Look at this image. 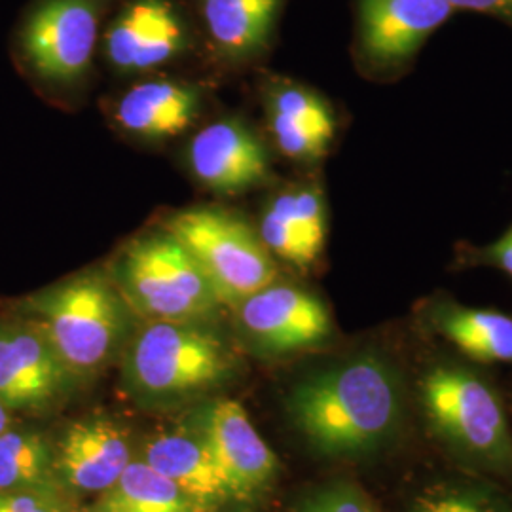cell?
I'll return each mask as SVG.
<instances>
[{"label":"cell","instance_id":"obj_4","mask_svg":"<svg viewBox=\"0 0 512 512\" xmlns=\"http://www.w3.org/2000/svg\"><path fill=\"white\" fill-rule=\"evenodd\" d=\"M4 306L33 321L80 382L120 361L141 323L105 266L69 275Z\"/></svg>","mask_w":512,"mask_h":512},{"label":"cell","instance_id":"obj_25","mask_svg":"<svg viewBox=\"0 0 512 512\" xmlns=\"http://www.w3.org/2000/svg\"><path fill=\"white\" fill-rule=\"evenodd\" d=\"M0 512H82V509L61 488H33L0 492Z\"/></svg>","mask_w":512,"mask_h":512},{"label":"cell","instance_id":"obj_26","mask_svg":"<svg viewBox=\"0 0 512 512\" xmlns=\"http://www.w3.org/2000/svg\"><path fill=\"white\" fill-rule=\"evenodd\" d=\"M458 264L465 268H475V266L495 268L512 279V224L501 238L495 239L488 245H482V247L465 245L458 253Z\"/></svg>","mask_w":512,"mask_h":512},{"label":"cell","instance_id":"obj_13","mask_svg":"<svg viewBox=\"0 0 512 512\" xmlns=\"http://www.w3.org/2000/svg\"><path fill=\"white\" fill-rule=\"evenodd\" d=\"M188 175L219 198H236L272 181V156L262 137L239 116L198 129L184 147Z\"/></svg>","mask_w":512,"mask_h":512},{"label":"cell","instance_id":"obj_24","mask_svg":"<svg viewBox=\"0 0 512 512\" xmlns=\"http://www.w3.org/2000/svg\"><path fill=\"white\" fill-rule=\"evenodd\" d=\"M289 512H382L372 495L355 480L340 476L300 495Z\"/></svg>","mask_w":512,"mask_h":512},{"label":"cell","instance_id":"obj_16","mask_svg":"<svg viewBox=\"0 0 512 512\" xmlns=\"http://www.w3.org/2000/svg\"><path fill=\"white\" fill-rule=\"evenodd\" d=\"M262 105L268 133L283 158L313 165L329 154L338 122L321 93L289 78H272L264 84Z\"/></svg>","mask_w":512,"mask_h":512},{"label":"cell","instance_id":"obj_22","mask_svg":"<svg viewBox=\"0 0 512 512\" xmlns=\"http://www.w3.org/2000/svg\"><path fill=\"white\" fill-rule=\"evenodd\" d=\"M33 488H59L54 433L40 420L18 418L0 433V492Z\"/></svg>","mask_w":512,"mask_h":512},{"label":"cell","instance_id":"obj_11","mask_svg":"<svg viewBox=\"0 0 512 512\" xmlns=\"http://www.w3.org/2000/svg\"><path fill=\"white\" fill-rule=\"evenodd\" d=\"M194 42L179 2L128 0L105 27L101 52L112 73L143 76L179 61Z\"/></svg>","mask_w":512,"mask_h":512},{"label":"cell","instance_id":"obj_6","mask_svg":"<svg viewBox=\"0 0 512 512\" xmlns=\"http://www.w3.org/2000/svg\"><path fill=\"white\" fill-rule=\"evenodd\" d=\"M112 2L33 0L12 40L19 73L50 97L80 90L92 74Z\"/></svg>","mask_w":512,"mask_h":512},{"label":"cell","instance_id":"obj_20","mask_svg":"<svg viewBox=\"0 0 512 512\" xmlns=\"http://www.w3.org/2000/svg\"><path fill=\"white\" fill-rule=\"evenodd\" d=\"M209 50L228 67L268 52L285 0H190Z\"/></svg>","mask_w":512,"mask_h":512},{"label":"cell","instance_id":"obj_1","mask_svg":"<svg viewBox=\"0 0 512 512\" xmlns=\"http://www.w3.org/2000/svg\"><path fill=\"white\" fill-rule=\"evenodd\" d=\"M285 414L313 454L368 461L393 452L414 421L412 370L382 344L313 366L289 385Z\"/></svg>","mask_w":512,"mask_h":512},{"label":"cell","instance_id":"obj_19","mask_svg":"<svg viewBox=\"0 0 512 512\" xmlns=\"http://www.w3.org/2000/svg\"><path fill=\"white\" fill-rule=\"evenodd\" d=\"M414 319L423 334L475 365L512 366V317L503 311L465 306L439 293L418 302Z\"/></svg>","mask_w":512,"mask_h":512},{"label":"cell","instance_id":"obj_8","mask_svg":"<svg viewBox=\"0 0 512 512\" xmlns=\"http://www.w3.org/2000/svg\"><path fill=\"white\" fill-rule=\"evenodd\" d=\"M241 348L260 359H289L329 348L336 323L329 304L293 281L277 277L232 308Z\"/></svg>","mask_w":512,"mask_h":512},{"label":"cell","instance_id":"obj_21","mask_svg":"<svg viewBox=\"0 0 512 512\" xmlns=\"http://www.w3.org/2000/svg\"><path fill=\"white\" fill-rule=\"evenodd\" d=\"M399 512H512V492L454 467L414 484Z\"/></svg>","mask_w":512,"mask_h":512},{"label":"cell","instance_id":"obj_28","mask_svg":"<svg viewBox=\"0 0 512 512\" xmlns=\"http://www.w3.org/2000/svg\"><path fill=\"white\" fill-rule=\"evenodd\" d=\"M16 420H18V416L0 401V433H4Z\"/></svg>","mask_w":512,"mask_h":512},{"label":"cell","instance_id":"obj_15","mask_svg":"<svg viewBox=\"0 0 512 512\" xmlns=\"http://www.w3.org/2000/svg\"><path fill=\"white\" fill-rule=\"evenodd\" d=\"M256 232L277 262L298 272L317 268L329 239V207L313 181L285 184L260 209Z\"/></svg>","mask_w":512,"mask_h":512},{"label":"cell","instance_id":"obj_14","mask_svg":"<svg viewBox=\"0 0 512 512\" xmlns=\"http://www.w3.org/2000/svg\"><path fill=\"white\" fill-rule=\"evenodd\" d=\"M55 480L76 501L105 494L137 458L128 427L107 414H90L54 433Z\"/></svg>","mask_w":512,"mask_h":512},{"label":"cell","instance_id":"obj_3","mask_svg":"<svg viewBox=\"0 0 512 512\" xmlns=\"http://www.w3.org/2000/svg\"><path fill=\"white\" fill-rule=\"evenodd\" d=\"M120 365L128 397L152 410L219 395L243 368L236 346L209 321L139 323Z\"/></svg>","mask_w":512,"mask_h":512},{"label":"cell","instance_id":"obj_9","mask_svg":"<svg viewBox=\"0 0 512 512\" xmlns=\"http://www.w3.org/2000/svg\"><path fill=\"white\" fill-rule=\"evenodd\" d=\"M82 382L33 321L0 310V401L18 418L44 420L69 403Z\"/></svg>","mask_w":512,"mask_h":512},{"label":"cell","instance_id":"obj_18","mask_svg":"<svg viewBox=\"0 0 512 512\" xmlns=\"http://www.w3.org/2000/svg\"><path fill=\"white\" fill-rule=\"evenodd\" d=\"M137 458L169 478L203 512L243 509L205 440L186 423L156 431Z\"/></svg>","mask_w":512,"mask_h":512},{"label":"cell","instance_id":"obj_23","mask_svg":"<svg viewBox=\"0 0 512 512\" xmlns=\"http://www.w3.org/2000/svg\"><path fill=\"white\" fill-rule=\"evenodd\" d=\"M82 512H203L169 478L135 458L105 494L93 497Z\"/></svg>","mask_w":512,"mask_h":512},{"label":"cell","instance_id":"obj_10","mask_svg":"<svg viewBox=\"0 0 512 512\" xmlns=\"http://www.w3.org/2000/svg\"><path fill=\"white\" fill-rule=\"evenodd\" d=\"M181 421L205 440L243 509H255L274 492L281 461L239 401L220 393L207 397Z\"/></svg>","mask_w":512,"mask_h":512},{"label":"cell","instance_id":"obj_17","mask_svg":"<svg viewBox=\"0 0 512 512\" xmlns=\"http://www.w3.org/2000/svg\"><path fill=\"white\" fill-rule=\"evenodd\" d=\"M203 103L205 93L196 82L152 76L120 93L110 105V118L131 139L162 145L198 124Z\"/></svg>","mask_w":512,"mask_h":512},{"label":"cell","instance_id":"obj_12","mask_svg":"<svg viewBox=\"0 0 512 512\" xmlns=\"http://www.w3.org/2000/svg\"><path fill=\"white\" fill-rule=\"evenodd\" d=\"M456 10L448 0H359L355 55L374 78L403 73Z\"/></svg>","mask_w":512,"mask_h":512},{"label":"cell","instance_id":"obj_2","mask_svg":"<svg viewBox=\"0 0 512 512\" xmlns=\"http://www.w3.org/2000/svg\"><path fill=\"white\" fill-rule=\"evenodd\" d=\"M459 355L412 370V410L427 437L461 471L512 492V425L494 378Z\"/></svg>","mask_w":512,"mask_h":512},{"label":"cell","instance_id":"obj_27","mask_svg":"<svg viewBox=\"0 0 512 512\" xmlns=\"http://www.w3.org/2000/svg\"><path fill=\"white\" fill-rule=\"evenodd\" d=\"M454 10H469L507 19L512 23V0H448Z\"/></svg>","mask_w":512,"mask_h":512},{"label":"cell","instance_id":"obj_5","mask_svg":"<svg viewBox=\"0 0 512 512\" xmlns=\"http://www.w3.org/2000/svg\"><path fill=\"white\" fill-rule=\"evenodd\" d=\"M105 270L141 323H215L224 308L200 264L162 224L128 239Z\"/></svg>","mask_w":512,"mask_h":512},{"label":"cell","instance_id":"obj_7","mask_svg":"<svg viewBox=\"0 0 512 512\" xmlns=\"http://www.w3.org/2000/svg\"><path fill=\"white\" fill-rule=\"evenodd\" d=\"M194 256L224 308L279 277V262L264 247L253 222L219 205H194L160 222Z\"/></svg>","mask_w":512,"mask_h":512}]
</instances>
